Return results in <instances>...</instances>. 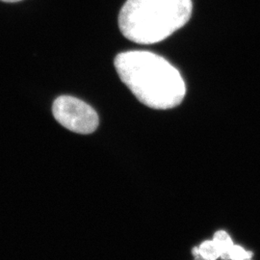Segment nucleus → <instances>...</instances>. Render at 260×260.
Returning a JSON list of instances; mask_svg holds the SVG:
<instances>
[{"label": "nucleus", "instance_id": "f257e3e1", "mask_svg": "<svg viewBox=\"0 0 260 260\" xmlns=\"http://www.w3.org/2000/svg\"><path fill=\"white\" fill-rule=\"evenodd\" d=\"M114 64L121 81L149 108L172 109L185 98L180 73L161 56L142 50L125 51L116 56Z\"/></svg>", "mask_w": 260, "mask_h": 260}, {"label": "nucleus", "instance_id": "f03ea898", "mask_svg": "<svg viewBox=\"0 0 260 260\" xmlns=\"http://www.w3.org/2000/svg\"><path fill=\"white\" fill-rule=\"evenodd\" d=\"M192 11V0H127L119 15V27L133 43L156 44L183 27Z\"/></svg>", "mask_w": 260, "mask_h": 260}, {"label": "nucleus", "instance_id": "7ed1b4c3", "mask_svg": "<svg viewBox=\"0 0 260 260\" xmlns=\"http://www.w3.org/2000/svg\"><path fill=\"white\" fill-rule=\"evenodd\" d=\"M52 112L56 121L75 133L91 134L99 126V116L93 107L74 96L57 98Z\"/></svg>", "mask_w": 260, "mask_h": 260}, {"label": "nucleus", "instance_id": "20e7f679", "mask_svg": "<svg viewBox=\"0 0 260 260\" xmlns=\"http://www.w3.org/2000/svg\"><path fill=\"white\" fill-rule=\"evenodd\" d=\"M213 242L220 251V254L224 251H231L233 247V240L230 237V235L222 231L215 233Z\"/></svg>", "mask_w": 260, "mask_h": 260}, {"label": "nucleus", "instance_id": "39448f33", "mask_svg": "<svg viewBox=\"0 0 260 260\" xmlns=\"http://www.w3.org/2000/svg\"><path fill=\"white\" fill-rule=\"evenodd\" d=\"M200 254L206 260H216L220 257V251L213 241H205L200 246Z\"/></svg>", "mask_w": 260, "mask_h": 260}, {"label": "nucleus", "instance_id": "423d86ee", "mask_svg": "<svg viewBox=\"0 0 260 260\" xmlns=\"http://www.w3.org/2000/svg\"><path fill=\"white\" fill-rule=\"evenodd\" d=\"M252 252L251 251H245L240 246L233 245L231 250V259L244 260L246 258H251Z\"/></svg>", "mask_w": 260, "mask_h": 260}, {"label": "nucleus", "instance_id": "0eeeda50", "mask_svg": "<svg viewBox=\"0 0 260 260\" xmlns=\"http://www.w3.org/2000/svg\"><path fill=\"white\" fill-rule=\"evenodd\" d=\"M192 253H193V255H194V256L199 255V254H200V249H199V248H194V249H193V251H192Z\"/></svg>", "mask_w": 260, "mask_h": 260}, {"label": "nucleus", "instance_id": "6e6552de", "mask_svg": "<svg viewBox=\"0 0 260 260\" xmlns=\"http://www.w3.org/2000/svg\"><path fill=\"white\" fill-rule=\"evenodd\" d=\"M195 260H206L205 259V257L204 256H202L201 254H199V255H197V256H195Z\"/></svg>", "mask_w": 260, "mask_h": 260}, {"label": "nucleus", "instance_id": "1a4fd4ad", "mask_svg": "<svg viewBox=\"0 0 260 260\" xmlns=\"http://www.w3.org/2000/svg\"><path fill=\"white\" fill-rule=\"evenodd\" d=\"M1 1L8 2V3H13V2H19V1H21V0H1Z\"/></svg>", "mask_w": 260, "mask_h": 260}, {"label": "nucleus", "instance_id": "9d476101", "mask_svg": "<svg viewBox=\"0 0 260 260\" xmlns=\"http://www.w3.org/2000/svg\"><path fill=\"white\" fill-rule=\"evenodd\" d=\"M244 260H251V258H246V259H244Z\"/></svg>", "mask_w": 260, "mask_h": 260}]
</instances>
